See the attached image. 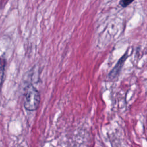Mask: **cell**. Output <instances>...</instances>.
<instances>
[{"label":"cell","mask_w":147,"mask_h":147,"mask_svg":"<svg viewBox=\"0 0 147 147\" xmlns=\"http://www.w3.org/2000/svg\"><path fill=\"white\" fill-rule=\"evenodd\" d=\"M133 2V1H130V0H123V1H121L119 2V4L121 6L123 7H126L127 6H129L130 3H131Z\"/></svg>","instance_id":"4"},{"label":"cell","mask_w":147,"mask_h":147,"mask_svg":"<svg viewBox=\"0 0 147 147\" xmlns=\"http://www.w3.org/2000/svg\"><path fill=\"white\" fill-rule=\"evenodd\" d=\"M40 102V95L37 88L32 84L25 88L24 97V106L26 110L35 111Z\"/></svg>","instance_id":"1"},{"label":"cell","mask_w":147,"mask_h":147,"mask_svg":"<svg viewBox=\"0 0 147 147\" xmlns=\"http://www.w3.org/2000/svg\"><path fill=\"white\" fill-rule=\"evenodd\" d=\"M127 57V54L126 52L122 56V57H121L119 59V60L117 62L115 66L113 68V69L109 73V77L110 78L114 79L115 77H116L117 76V75H118V74L120 72V71L123 65V63L125 61Z\"/></svg>","instance_id":"2"},{"label":"cell","mask_w":147,"mask_h":147,"mask_svg":"<svg viewBox=\"0 0 147 147\" xmlns=\"http://www.w3.org/2000/svg\"><path fill=\"white\" fill-rule=\"evenodd\" d=\"M5 67V60L2 57H0V87L2 83V81L4 76Z\"/></svg>","instance_id":"3"}]
</instances>
